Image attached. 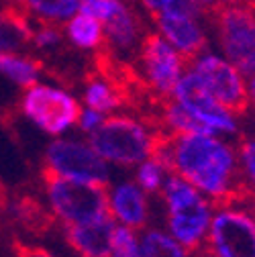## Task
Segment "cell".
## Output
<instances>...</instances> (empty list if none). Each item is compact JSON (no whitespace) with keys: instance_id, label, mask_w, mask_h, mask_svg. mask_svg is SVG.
Masks as SVG:
<instances>
[{"instance_id":"cell-1","label":"cell","mask_w":255,"mask_h":257,"mask_svg":"<svg viewBox=\"0 0 255 257\" xmlns=\"http://www.w3.org/2000/svg\"><path fill=\"white\" fill-rule=\"evenodd\" d=\"M168 174L180 176L214 204H227L245 196L237 147L212 133L170 135L155 131L153 153Z\"/></svg>"},{"instance_id":"cell-2","label":"cell","mask_w":255,"mask_h":257,"mask_svg":"<svg viewBox=\"0 0 255 257\" xmlns=\"http://www.w3.org/2000/svg\"><path fill=\"white\" fill-rule=\"evenodd\" d=\"M166 204L168 233L190 253H196L206 245L214 204L180 176L168 174L159 192Z\"/></svg>"},{"instance_id":"cell-3","label":"cell","mask_w":255,"mask_h":257,"mask_svg":"<svg viewBox=\"0 0 255 257\" xmlns=\"http://www.w3.org/2000/svg\"><path fill=\"white\" fill-rule=\"evenodd\" d=\"M39 178L51 212L61 224H82L108 214V184H90L63 178L41 166Z\"/></svg>"},{"instance_id":"cell-4","label":"cell","mask_w":255,"mask_h":257,"mask_svg":"<svg viewBox=\"0 0 255 257\" xmlns=\"http://www.w3.org/2000/svg\"><path fill=\"white\" fill-rule=\"evenodd\" d=\"M88 143L104 162L133 168L151 157L155 128L147 126L135 114H112L90 133Z\"/></svg>"},{"instance_id":"cell-5","label":"cell","mask_w":255,"mask_h":257,"mask_svg":"<svg viewBox=\"0 0 255 257\" xmlns=\"http://www.w3.org/2000/svg\"><path fill=\"white\" fill-rule=\"evenodd\" d=\"M204 249L212 257H255V202L251 196L214 206Z\"/></svg>"},{"instance_id":"cell-6","label":"cell","mask_w":255,"mask_h":257,"mask_svg":"<svg viewBox=\"0 0 255 257\" xmlns=\"http://www.w3.org/2000/svg\"><path fill=\"white\" fill-rule=\"evenodd\" d=\"M206 21L214 27L225 59L245 76H255V11L247 5L212 9Z\"/></svg>"},{"instance_id":"cell-7","label":"cell","mask_w":255,"mask_h":257,"mask_svg":"<svg viewBox=\"0 0 255 257\" xmlns=\"http://www.w3.org/2000/svg\"><path fill=\"white\" fill-rule=\"evenodd\" d=\"M21 112L33 120L43 133L59 135L70 126L78 124L82 106L66 90L33 84L25 88L19 102Z\"/></svg>"},{"instance_id":"cell-8","label":"cell","mask_w":255,"mask_h":257,"mask_svg":"<svg viewBox=\"0 0 255 257\" xmlns=\"http://www.w3.org/2000/svg\"><path fill=\"white\" fill-rule=\"evenodd\" d=\"M135 66L149 88L162 98H172L180 78L190 70L184 57L162 35L151 31H147L139 43Z\"/></svg>"},{"instance_id":"cell-9","label":"cell","mask_w":255,"mask_h":257,"mask_svg":"<svg viewBox=\"0 0 255 257\" xmlns=\"http://www.w3.org/2000/svg\"><path fill=\"white\" fill-rule=\"evenodd\" d=\"M190 72L200 80L206 92L222 108H227L237 118L249 110V94H247L245 76L227 59L206 51L190 66Z\"/></svg>"},{"instance_id":"cell-10","label":"cell","mask_w":255,"mask_h":257,"mask_svg":"<svg viewBox=\"0 0 255 257\" xmlns=\"http://www.w3.org/2000/svg\"><path fill=\"white\" fill-rule=\"evenodd\" d=\"M41 166L51 172L80 182L108 184V168L104 159L84 141L57 139L45 149Z\"/></svg>"},{"instance_id":"cell-11","label":"cell","mask_w":255,"mask_h":257,"mask_svg":"<svg viewBox=\"0 0 255 257\" xmlns=\"http://www.w3.org/2000/svg\"><path fill=\"white\" fill-rule=\"evenodd\" d=\"M172 98L214 135H239L241 133L239 118L231 114L227 108H222L190 70L180 78Z\"/></svg>"},{"instance_id":"cell-12","label":"cell","mask_w":255,"mask_h":257,"mask_svg":"<svg viewBox=\"0 0 255 257\" xmlns=\"http://www.w3.org/2000/svg\"><path fill=\"white\" fill-rule=\"evenodd\" d=\"M55 227H59V220L31 188L9 190L5 206L0 210V231L19 229L33 237H45Z\"/></svg>"},{"instance_id":"cell-13","label":"cell","mask_w":255,"mask_h":257,"mask_svg":"<svg viewBox=\"0 0 255 257\" xmlns=\"http://www.w3.org/2000/svg\"><path fill=\"white\" fill-rule=\"evenodd\" d=\"M116 220L108 214L82 224H61L63 239L78 257H110Z\"/></svg>"},{"instance_id":"cell-14","label":"cell","mask_w":255,"mask_h":257,"mask_svg":"<svg viewBox=\"0 0 255 257\" xmlns=\"http://www.w3.org/2000/svg\"><path fill=\"white\" fill-rule=\"evenodd\" d=\"M159 31L164 33L166 41L184 57L188 68L208 51V39L204 31L190 17H176V15H153L151 17Z\"/></svg>"},{"instance_id":"cell-15","label":"cell","mask_w":255,"mask_h":257,"mask_svg":"<svg viewBox=\"0 0 255 257\" xmlns=\"http://www.w3.org/2000/svg\"><path fill=\"white\" fill-rule=\"evenodd\" d=\"M108 212L116 222H120V227L135 233L145 231V224L149 220L147 194L137 182H120L108 190Z\"/></svg>"},{"instance_id":"cell-16","label":"cell","mask_w":255,"mask_h":257,"mask_svg":"<svg viewBox=\"0 0 255 257\" xmlns=\"http://www.w3.org/2000/svg\"><path fill=\"white\" fill-rule=\"evenodd\" d=\"M104 27V43L118 51L133 53L139 49L143 35L147 33L143 17L135 11L131 0H122V5L102 23Z\"/></svg>"},{"instance_id":"cell-17","label":"cell","mask_w":255,"mask_h":257,"mask_svg":"<svg viewBox=\"0 0 255 257\" xmlns=\"http://www.w3.org/2000/svg\"><path fill=\"white\" fill-rule=\"evenodd\" d=\"M33 45V27L29 11L21 5L0 9V53H17Z\"/></svg>"},{"instance_id":"cell-18","label":"cell","mask_w":255,"mask_h":257,"mask_svg":"<svg viewBox=\"0 0 255 257\" xmlns=\"http://www.w3.org/2000/svg\"><path fill=\"white\" fill-rule=\"evenodd\" d=\"M45 68V59L19 53H0V74H5L15 84L29 88L37 84V76Z\"/></svg>"},{"instance_id":"cell-19","label":"cell","mask_w":255,"mask_h":257,"mask_svg":"<svg viewBox=\"0 0 255 257\" xmlns=\"http://www.w3.org/2000/svg\"><path fill=\"white\" fill-rule=\"evenodd\" d=\"M82 86H84V102L90 110L104 114V112H110V110H116L122 106L118 94L88 68L84 70Z\"/></svg>"},{"instance_id":"cell-20","label":"cell","mask_w":255,"mask_h":257,"mask_svg":"<svg viewBox=\"0 0 255 257\" xmlns=\"http://www.w3.org/2000/svg\"><path fill=\"white\" fill-rule=\"evenodd\" d=\"M66 37L80 49H98L104 43V29L98 19L90 15H76L66 27Z\"/></svg>"},{"instance_id":"cell-21","label":"cell","mask_w":255,"mask_h":257,"mask_svg":"<svg viewBox=\"0 0 255 257\" xmlns=\"http://www.w3.org/2000/svg\"><path fill=\"white\" fill-rule=\"evenodd\" d=\"M139 257H192V253L182 247L170 233L147 229L139 239Z\"/></svg>"},{"instance_id":"cell-22","label":"cell","mask_w":255,"mask_h":257,"mask_svg":"<svg viewBox=\"0 0 255 257\" xmlns=\"http://www.w3.org/2000/svg\"><path fill=\"white\" fill-rule=\"evenodd\" d=\"M21 7H25L29 15L35 13V19L61 23L74 17V13L80 9V0H23Z\"/></svg>"},{"instance_id":"cell-23","label":"cell","mask_w":255,"mask_h":257,"mask_svg":"<svg viewBox=\"0 0 255 257\" xmlns=\"http://www.w3.org/2000/svg\"><path fill=\"white\" fill-rule=\"evenodd\" d=\"M235 147L239 157V174H241L243 192L247 196H255V135L241 137Z\"/></svg>"},{"instance_id":"cell-24","label":"cell","mask_w":255,"mask_h":257,"mask_svg":"<svg viewBox=\"0 0 255 257\" xmlns=\"http://www.w3.org/2000/svg\"><path fill=\"white\" fill-rule=\"evenodd\" d=\"M168 178V170L164 168L162 162H157L155 157H147L145 162L139 164L137 170V184L145 194H159L164 188V182Z\"/></svg>"},{"instance_id":"cell-25","label":"cell","mask_w":255,"mask_h":257,"mask_svg":"<svg viewBox=\"0 0 255 257\" xmlns=\"http://www.w3.org/2000/svg\"><path fill=\"white\" fill-rule=\"evenodd\" d=\"M110 257H139V239L137 233L126 229V227H116L112 235V253Z\"/></svg>"},{"instance_id":"cell-26","label":"cell","mask_w":255,"mask_h":257,"mask_svg":"<svg viewBox=\"0 0 255 257\" xmlns=\"http://www.w3.org/2000/svg\"><path fill=\"white\" fill-rule=\"evenodd\" d=\"M120 5H122V0H80L82 13L98 19L100 23H104Z\"/></svg>"},{"instance_id":"cell-27","label":"cell","mask_w":255,"mask_h":257,"mask_svg":"<svg viewBox=\"0 0 255 257\" xmlns=\"http://www.w3.org/2000/svg\"><path fill=\"white\" fill-rule=\"evenodd\" d=\"M11 249H13V255L15 257H53L45 247L27 243L21 237H13L11 239Z\"/></svg>"},{"instance_id":"cell-28","label":"cell","mask_w":255,"mask_h":257,"mask_svg":"<svg viewBox=\"0 0 255 257\" xmlns=\"http://www.w3.org/2000/svg\"><path fill=\"white\" fill-rule=\"evenodd\" d=\"M102 120H104V116H102L100 112L86 108V110H82V114H80L78 128H82V131H86V133H92L94 128H98V126H100Z\"/></svg>"},{"instance_id":"cell-29","label":"cell","mask_w":255,"mask_h":257,"mask_svg":"<svg viewBox=\"0 0 255 257\" xmlns=\"http://www.w3.org/2000/svg\"><path fill=\"white\" fill-rule=\"evenodd\" d=\"M196 3L204 9V21H206V15H208L212 9L225 7V5H245V0H196Z\"/></svg>"},{"instance_id":"cell-30","label":"cell","mask_w":255,"mask_h":257,"mask_svg":"<svg viewBox=\"0 0 255 257\" xmlns=\"http://www.w3.org/2000/svg\"><path fill=\"white\" fill-rule=\"evenodd\" d=\"M170 0H141V5L145 7V11L149 13V17L153 15H159V13H164L166 7H168Z\"/></svg>"},{"instance_id":"cell-31","label":"cell","mask_w":255,"mask_h":257,"mask_svg":"<svg viewBox=\"0 0 255 257\" xmlns=\"http://www.w3.org/2000/svg\"><path fill=\"white\" fill-rule=\"evenodd\" d=\"M247 94H249V108L255 112V76H251L247 82Z\"/></svg>"},{"instance_id":"cell-32","label":"cell","mask_w":255,"mask_h":257,"mask_svg":"<svg viewBox=\"0 0 255 257\" xmlns=\"http://www.w3.org/2000/svg\"><path fill=\"white\" fill-rule=\"evenodd\" d=\"M245 5H247V7H251V9L255 11V0H245Z\"/></svg>"},{"instance_id":"cell-33","label":"cell","mask_w":255,"mask_h":257,"mask_svg":"<svg viewBox=\"0 0 255 257\" xmlns=\"http://www.w3.org/2000/svg\"><path fill=\"white\" fill-rule=\"evenodd\" d=\"M23 0H11V5H21Z\"/></svg>"},{"instance_id":"cell-34","label":"cell","mask_w":255,"mask_h":257,"mask_svg":"<svg viewBox=\"0 0 255 257\" xmlns=\"http://www.w3.org/2000/svg\"><path fill=\"white\" fill-rule=\"evenodd\" d=\"M251 198H253V202H255V196H251Z\"/></svg>"}]
</instances>
